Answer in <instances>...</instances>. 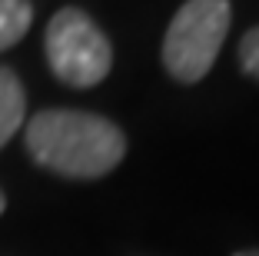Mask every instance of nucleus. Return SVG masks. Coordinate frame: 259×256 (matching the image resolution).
Segmentation results:
<instances>
[{
    "label": "nucleus",
    "instance_id": "obj_3",
    "mask_svg": "<svg viewBox=\"0 0 259 256\" xmlns=\"http://www.w3.org/2000/svg\"><path fill=\"white\" fill-rule=\"evenodd\" d=\"M47 44V63L57 80L67 87H97L113 67L107 33L76 7H63L50 17L44 33Z\"/></svg>",
    "mask_w": 259,
    "mask_h": 256
},
{
    "label": "nucleus",
    "instance_id": "obj_1",
    "mask_svg": "<svg viewBox=\"0 0 259 256\" xmlns=\"http://www.w3.org/2000/svg\"><path fill=\"white\" fill-rule=\"evenodd\" d=\"M23 140L40 166L67 180L107 176L126 157L123 130L87 110H40L27 123Z\"/></svg>",
    "mask_w": 259,
    "mask_h": 256
},
{
    "label": "nucleus",
    "instance_id": "obj_4",
    "mask_svg": "<svg viewBox=\"0 0 259 256\" xmlns=\"http://www.w3.org/2000/svg\"><path fill=\"white\" fill-rule=\"evenodd\" d=\"M23 110H27V100H23L17 74L10 67H0V147L23 127Z\"/></svg>",
    "mask_w": 259,
    "mask_h": 256
},
{
    "label": "nucleus",
    "instance_id": "obj_2",
    "mask_svg": "<svg viewBox=\"0 0 259 256\" xmlns=\"http://www.w3.org/2000/svg\"><path fill=\"white\" fill-rule=\"evenodd\" d=\"M229 0H186L163 37V67L180 83H196L209 74L229 33Z\"/></svg>",
    "mask_w": 259,
    "mask_h": 256
},
{
    "label": "nucleus",
    "instance_id": "obj_5",
    "mask_svg": "<svg viewBox=\"0 0 259 256\" xmlns=\"http://www.w3.org/2000/svg\"><path fill=\"white\" fill-rule=\"evenodd\" d=\"M33 7L30 0H0V50H10L30 30Z\"/></svg>",
    "mask_w": 259,
    "mask_h": 256
},
{
    "label": "nucleus",
    "instance_id": "obj_6",
    "mask_svg": "<svg viewBox=\"0 0 259 256\" xmlns=\"http://www.w3.org/2000/svg\"><path fill=\"white\" fill-rule=\"evenodd\" d=\"M239 63H243V70L249 77L259 80V27H252L243 37V44H239Z\"/></svg>",
    "mask_w": 259,
    "mask_h": 256
},
{
    "label": "nucleus",
    "instance_id": "obj_7",
    "mask_svg": "<svg viewBox=\"0 0 259 256\" xmlns=\"http://www.w3.org/2000/svg\"><path fill=\"white\" fill-rule=\"evenodd\" d=\"M236 256H259V249H246V253H236Z\"/></svg>",
    "mask_w": 259,
    "mask_h": 256
},
{
    "label": "nucleus",
    "instance_id": "obj_8",
    "mask_svg": "<svg viewBox=\"0 0 259 256\" xmlns=\"http://www.w3.org/2000/svg\"><path fill=\"white\" fill-rule=\"evenodd\" d=\"M4 206H7V200H4V193H0V213H4Z\"/></svg>",
    "mask_w": 259,
    "mask_h": 256
}]
</instances>
